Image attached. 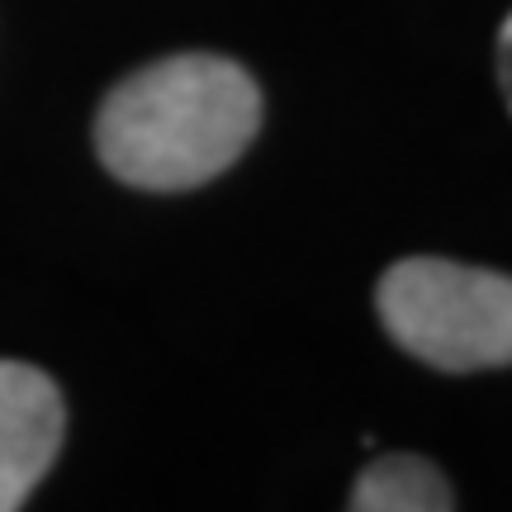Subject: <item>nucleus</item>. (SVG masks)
Masks as SVG:
<instances>
[{
	"mask_svg": "<svg viewBox=\"0 0 512 512\" xmlns=\"http://www.w3.org/2000/svg\"><path fill=\"white\" fill-rule=\"evenodd\" d=\"M261 128V91L219 53L162 57L124 76L95 119V152L114 181L195 190L238 162Z\"/></svg>",
	"mask_w": 512,
	"mask_h": 512,
	"instance_id": "1",
	"label": "nucleus"
},
{
	"mask_svg": "<svg viewBox=\"0 0 512 512\" xmlns=\"http://www.w3.org/2000/svg\"><path fill=\"white\" fill-rule=\"evenodd\" d=\"M380 323L408 356L446 375L512 366V275L408 256L384 271Z\"/></svg>",
	"mask_w": 512,
	"mask_h": 512,
	"instance_id": "2",
	"label": "nucleus"
},
{
	"mask_svg": "<svg viewBox=\"0 0 512 512\" xmlns=\"http://www.w3.org/2000/svg\"><path fill=\"white\" fill-rule=\"evenodd\" d=\"M356 512H446L456 494L432 460L422 456H380L356 475L351 489Z\"/></svg>",
	"mask_w": 512,
	"mask_h": 512,
	"instance_id": "4",
	"label": "nucleus"
},
{
	"mask_svg": "<svg viewBox=\"0 0 512 512\" xmlns=\"http://www.w3.org/2000/svg\"><path fill=\"white\" fill-rule=\"evenodd\" d=\"M494 67H498V86H503V95H508V110H512V15L503 19V29H498Z\"/></svg>",
	"mask_w": 512,
	"mask_h": 512,
	"instance_id": "5",
	"label": "nucleus"
},
{
	"mask_svg": "<svg viewBox=\"0 0 512 512\" xmlns=\"http://www.w3.org/2000/svg\"><path fill=\"white\" fill-rule=\"evenodd\" d=\"M67 432L57 384L34 366L0 361V512L24 508Z\"/></svg>",
	"mask_w": 512,
	"mask_h": 512,
	"instance_id": "3",
	"label": "nucleus"
}]
</instances>
